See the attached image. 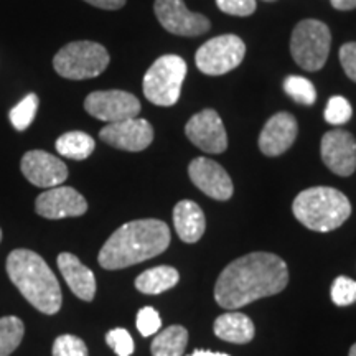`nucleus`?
I'll return each instance as SVG.
<instances>
[{"label":"nucleus","instance_id":"29","mask_svg":"<svg viewBox=\"0 0 356 356\" xmlns=\"http://www.w3.org/2000/svg\"><path fill=\"white\" fill-rule=\"evenodd\" d=\"M53 356H89L88 346L81 338L74 335H61L53 343Z\"/></svg>","mask_w":356,"mask_h":356},{"label":"nucleus","instance_id":"13","mask_svg":"<svg viewBox=\"0 0 356 356\" xmlns=\"http://www.w3.org/2000/svg\"><path fill=\"white\" fill-rule=\"evenodd\" d=\"M22 173L30 184L40 188H55L68 178V167L61 159L44 152L30 150L22 157Z\"/></svg>","mask_w":356,"mask_h":356},{"label":"nucleus","instance_id":"34","mask_svg":"<svg viewBox=\"0 0 356 356\" xmlns=\"http://www.w3.org/2000/svg\"><path fill=\"white\" fill-rule=\"evenodd\" d=\"M84 2L91 3L97 8H104V10H119L126 6L127 0H84Z\"/></svg>","mask_w":356,"mask_h":356},{"label":"nucleus","instance_id":"37","mask_svg":"<svg viewBox=\"0 0 356 356\" xmlns=\"http://www.w3.org/2000/svg\"><path fill=\"white\" fill-rule=\"evenodd\" d=\"M350 356H356V343L351 346V350H350Z\"/></svg>","mask_w":356,"mask_h":356},{"label":"nucleus","instance_id":"4","mask_svg":"<svg viewBox=\"0 0 356 356\" xmlns=\"http://www.w3.org/2000/svg\"><path fill=\"white\" fill-rule=\"evenodd\" d=\"M292 211L305 228L328 233L340 228L348 220L351 203L340 190L330 186H314L297 195L292 203Z\"/></svg>","mask_w":356,"mask_h":356},{"label":"nucleus","instance_id":"14","mask_svg":"<svg viewBox=\"0 0 356 356\" xmlns=\"http://www.w3.org/2000/svg\"><path fill=\"white\" fill-rule=\"evenodd\" d=\"M35 210L47 220H63L83 216L88 211V202L71 186H55L40 195L35 202Z\"/></svg>","mask_w":356,"mask_h":356},{"label":"nucleus","instance_id":"25","mask_svg":"<svg viewBox=\"0 0 356 356\" xmlns=\"http://www.w3.org/2000/svg\"><path fill=\"white\" fill-rule=\"evenodd\" d=\"M40 99L35 92L26 95L19 104L10 111V122L17 131H25L33 122L35 114H37Z\"/></svg>","mask_w":356,"mask_h":356},{"label":"nucleus","instance_id":"36","mask_svg":"<svg viewBox=\"0 0 356 356\" xmlns=\"http://www.w3.org/2000/svg\"><path fill=\"white\" fill-rule=\"evenodd\" d=\"M188 356H229L228 353H220V351H210V350H195L193 353Z\"/></svg>","mask_w":356,"mask_h":356},{"label":"nucleus","instance_id":"26","mask_svg":"<svg viewBox=\"0 0 356 356\" xmlns=\"http://www.w3.org/2000/svg\"><path fill=\"white\" fill-rule=\"evenodd\" d=\"M284 91H286L293 101L299 102V104L312 106L315 101H317V91H315V86L307 78H302V76L286 78V81H284Z\"/></svg>","mask_w":356,"mask_h":356},{"label":"nucleus","instance_id":"12","mask_svg":"<svg viewBox=\"0 0 356 356\" xmlns=\"http://www.w3.org/2000/svg\"><path fill=\"white\" fill-rule=\"evenodd\" d=\"M186 137L207 154H222L228 149V136L220 114L204 109L195 114L185 126Z\"/></svg>","mask_w":356,"mask_h":356},{"label":"nucleus","instance_id":"1","mask_svg":"<svg viewBox=\"0 0 356 356\" xmlns=\"http://www.w3.org/2000/svg\"><path fill=\"white\" fill-rule=\"evenodd\" d=\"M289 284L287 264L270 252H251L222 269L215 286V300L226 310L282 292Z\"/></svg>","mask_w":356,"mask_h":356},{"label":"nucleus","instance_id":"6","mask_svg":"<svg viewBox=\"0 0 356 356\" xmlns=\"http://www.w3.org/2000/svg\"><path fill=\"white\" fill-rule=\"evenodd\" d=\"M186 63L178 55H163L150 66L144 76V95L155 106H173L181 92Z\"/></svg>","mask_w":356,"mask_h":356},{"label":"nucleus","instance_id":"17","mask_svg":"<svg viewBox=\"0 0 356 356\" xmlns=\"http://www.w3.org/2000/svg\"><path fill=\"white\" fill-rule=\"evenodd\" d=\"M297 137V121L292 114H274L259 136V149L267 157H277L291 149Z\"/></svg>","mask_w":356,"mask_h":356},{"label":"nucleus","instance_id":"7","mask_svg":"<svg viewBox=\"0 0 356 356\" xmlns=\"http://www.w3.org/2000/svg\"><path fill=\"white\" fill-rule=\"evenodd\" d=\"M332 47L330 29L320 20H302L291 38V53L302 70L318 71L328 60Z\"/></svg>","mask_w":356,"mask_h":356},{"label":"nucleus","instance_id":"33","mask_svg":"<svg viewBox=\"0 0 356 356\" xmlns=\"http://www.w3.org/2000/svg\"><path fill=\"white\" fill-rule=\"evenodd\" d=\"M340 63L346 76L356 83V42L345 43L340 48Z\"/></svg>","mask_w":356,"mask_h":356},{"label":"nucleus","instance_id":"10","mask_svg":"<svg viewBox=\"0 0 356 356\" xmlns=\"http://www.w3.org/2000/svg\"><path fill=\"white\" fill-rule=\"evenodd\" d=\"M154 10L160 25L173 35L198 37L210 30V20L202 13L190 12L184 0H155Z\"/></svg>","mask_w":356,"mask_h":356},{"label":"nucleus","instance_id":"22","mask_svg":"<svg viewBox=\"0 0 356 356\" xmlns=\"http://www.w3.org/2000/svg\"><path fill=\"white\" fill-rule=\"evenodd\" d=\"M188 332L181 325H172L165 330L159 332L152 341V356H184Z\"/></svg>","mask_w":356,"mask_h":356},{"label":"nucleus","instance_id":"35","mask_svg":"<svg viewBox=\"0 0 356 356\" xmlns=\"http://www.w3.org/2000/svg\"><path fill=\"white\" fill-rule=\"evenodd\" d=\"M332 7L337 10H353L356 8V0H330Z\"/></svg>","mask_w":356,"mask_h":356},{"label":"nucleus","instance_id":"19","mask_svg":"<svg viewBox=\"0 0 356 356\" xmlns=\"http://www.w3.org/2000/svg\"><path fill=\"white\" fill-rule=\"evenodd\" d=\"M173 225L178 238L184 243H197L202 239L207 228L204 213L191 200H181L173 208Z\"/></svg>","mask_w":356,"mask_h":356},{"label":"nucleus","instance_id":"5","mask_svg":"<svg viewBox=\"0 0 356 356\" xmlns=\"http://www.w3.org/2000/svg\"><path fill=\"white\" fill-rule=\"evenodd\" d=\"M109 51L101 43L71 42L53 58V68L66 79H89L99 76L109 66Z\"/></svg>","mask_w":356,"mask_h":356},{"label":"nucleus","instance_id":"23","mask_svg":"<svg viewBox=\"0 0 356 356\" xmlns=\"http://www.w3.org/2000/svg\"><path fill=\"white\" fill-rule=\"evenodd\" d=\"M56 152L66 159L86 160L89 155L95 152L96 142L91 136L81 131H71L58 137Z\"/></svg>","mask_w":356,"mask_h":356},{"label":"nucleus","instance_id":"8","mask_svg":"<svg viewBox=\"0 0 356 356\" xmlns=\"http://www.w3.org/2000/svg\"><path fill=\"white\" fill-rule=\"evenodd\" d=\"M246 55V44L236 35H220L198 48V70L208 76H221L238 68Z\"/></svg>","mask_w":356,"mask_h":356},{"label":"nucleus","instance_id":"24","mask_svg":"<svg viewBox=\"0 0 356 356\" xmlns=\"http://www.w3.org/2000/svg\"><path fill=\"white\" fill-rule=\"evenodd\" d=\"M25 325L19 317L0 318V356H10L24 340Z\"/></svg>","mask_w":356,"mask_h":356},{"label":"nucleus","instance_id":"20","mask_svg":"<svg viewBox=\"0 0 356 356\" xmlns=\"http://www.w3.org/2000/svg\"><path fill=\"white\" fill-rule=\"evenodd\" d=\"M215 335L229 343L244 345L254 338L256 328L252 320L241 312H226L215 320Z\"/></svg>","mask_w":356,"mask_h":356},{"label":"nucleus","instance_id":"11","mask_svg":"<svg viewBox=\"0 0 356 356\" xmlns=\"http://www.w3.org/2000/svg\"><path fill=\"white\" fill-rule=\"evenodd\" d=\"M99 139L114 149L140 152L152 144L154 129L145 119H124V121L111 122L106 127H102Z\"/></svg>","mask_w":356,"mask_h":356},{"label":"nucleus","instance_id":"16","mask_svg":"<svg viewBox=\"0 0 356 356\" xmlns=\"http://www.w3.org/2000/svg\"><path fill=\"white\" fill-rule=\"evenodd\" d=\"M188 175L195 186L210 198L226 202L233 197V181H231L228 172L215 160L207 157L195 159L188 167Z\"/></svg>","mask_w":356,"mask_h":356},{"label":"nucleus","instance_id":"2","mask_svg":"<svg viewBox=\"0 0 356 356\" xmlns=\"http://www.w3.org/2000/svg\"><path fill=\"white\" fill-rule=\"evenodd\" d=\"M170 228L160 220H136L115 229L97 261L102 269L118 270L162 254L170 246Z\"/></svg>","mask_w":356,"mask_h":356},{"label":"nucleus","instance_id":"18","mask_svg":"<svg viewBox=\"0 0 356 356\" xmlns=\"http://www.w3.org/2000/svg\"><path fill=\"white\" fill-rule=\"evenodd\" d=\"M58 269L68 284L71 292L84 302H91L96 296V277L89 267L83 264L71 252H61L58 256Z\"/></svg>","mask_w":356,"mask_h":356},{"label":"nucleus","instance_id":"21","mask_svg":"<svg viewBox=\"0 0 356 356\" xmlns=\"http://www.w3.org/2000/svg\"><path fill=\"white\" fill-rule=\"evenodd\" d=\"M178 280H180V274H178L175 267L159 266L142 273L136 279V289L142 293L157 296V293L170 291L172 287H175Z\"/></svg>","mask_w":356,"mask_h":356},{"label":"nucleus","instance_id":"30","mask_svg":"<svg viewBox=\"0 0 356 356\" xmlns=\"http://www.w3.org/2000/svg\"><path fill=\"white\" fill-rule=\"evenodd\" d=\"M136 325L142 337H152L155 333H159L160 327H162V318H160L159 312L152 307H144L137 314Z\"/></svg>","mask_w":356,"mask_h":356},{"label":"nucleus","instance_id":"28","mask_svg":"<svg viewBox=\"0 0 356 356\" xmlns=\"http://www.w3.org/2000/svg\"><path fill=\"white\" fill-rule=\"evenodd\" d=\"M332 300L338 307H346L356 302V280L340 275L332 284Z\"/></svg>","mask_w":356,"mask_h":356},{"label":"nucleus","instance_id":"15","mask_svg":"<svg viewBox=\"0 0 356 356\" xmlns=\"http://www.w3.org/2000/svg\"><path fill=\"white\" fill-rule=\"evenodd\" d=\"M323 163L340 177H350L356 170V139L348 131H330L320 145Z\"/></svg>","mask_w":356,"mask_h":356},{"label":"nucleus","instance_id":"39","mask_svg":"<svg viewBox=\"0 0 356 356\" xmlns=\"http://www.w3.org/2000/svg\"><path fill=\"white\" fill-rule=\"evenodd\" d=\"M266 2H273V0H266Z\"/></svg>","mask_w":356,"mask_h":356},{"label":"nucleus","instance_id":"32","mask_svg":"<svg viewBox=\"0 0 356 356\" xmlns=\"http://www.w3.org/2000/svg\"><path fill=\"white\" fill-rule=\"evenodd\" d=\"M221 12L234 17H249L256 10V0H216Z\"/></svg>","mask_w":356,"mask_h":356},{"label":"nucleus","instance_id":"3","mask_svg":"<svg viewBox=\"0 0 356 356\" xmlns=\"http://www.w3.org/2000/svg\"><path fill=\"white\" fill-rule=\"evenodd\" d=\"M7 274L29 304L44 315L61 309V287L50 266L30 249H15L7 257Z\"/></svg>","mask_w":356,"mask_h":356},{"label":"nucleus","instance_id":"9","mask_svg":"<svg viewBox=\"0 0 356 356\" xmlns=\"http://www.w3.org/2000/svg\"><path fill=\"white\" fill-rule=\"evenodd\" d=\"M84 109L92 118L111 124L137 118L140 113V102L131 92L111 89V91L91 92L84 99Z\"/></svg>","mask_w":356,"mask_h":356},{"label":"nucleus","instance_id":"27","mask_svg":"<svg viewBox=\"0 0 356 356\" xmlns=\"http://www.w3.org/2000/svg\"><path fill=\"white\" fill-rule=\"evenodd\" d=\"M351 114L353 109L348 99H345L343 96H333L325 108V121L332 126H343L351 119Z\"/></svg>","mask_w":356,"mask_h":356},{"label":"nucleus","instance_id":"31","mask_svg":"<svg viewBox=\"0 0 356 356\" xmlns=\"http://www.w3.org/2000/svg\"><path fill=\"white\" fill-rule=\"evenodd\" d=\"M106 341L118 356H131L134 353V340L126 328H114L106 335Z\"/></svg>","mask_w":356,"mask_h":356},{"label":"nucleus","instance_id":"38","mask_svg":"<svg viewBox=\"0 0 356 356\" xmlns=\"http://www.w3.org/2000/svg\"><path fill=\"white\" fill-rule=\"evenodd\" d=\"M0 241H2V229H0Z\"/></svg>","mask_w":356,"mask_h":356}]
</instances>
